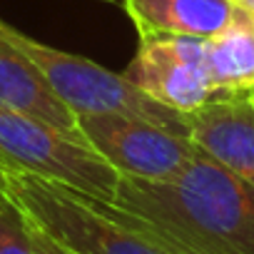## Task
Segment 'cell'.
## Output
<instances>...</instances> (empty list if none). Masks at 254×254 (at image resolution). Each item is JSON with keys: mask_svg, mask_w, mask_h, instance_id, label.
<instances>
[{"mask_svg": "<svg viewBox=\"0 0 254 254\" xmlns=\"http://www.w3.org/2000/svg\"><path fill=\"white\" fill-rule=\"evenodd\" d=\"M112 204L180 254H254V185L204 152L167 180L120 175Z\"/></svg>", "mask_w": 254, "mask_h": 254, "instance_id": "obj_1", "label": "cell"}, {"mask_svg": "<svg viewBox=\"0 0 254 254\" xmlns=\"http://www.w3.org/2000/svg\"><path fill=\"white\" fill-rule=\"evenodd\" d=\"M0 192L77 254H180L112 202L0 165Z\"/></svg>", "mask_w": 254, "mask_h": 254, "instance_id": "obj_2", "label": "cell"}, {"mask_svg": "<svg viewBox=\"0 0 254 254\" xmlns=\"http://www.w3.org/2000/svg\"><path fill=\"white\" fill-rule=\"evenodd\" d=\"M0 38L8 40L55 90V95L80 115H130L187 135V112H177L135 87L122 72H112L90 58L72 55L33 40L0 18Z\"/></svg>", "mask_w": 254, "mask_h": 254, "instance_id": "obj_3", "label": "cell"}, {"mask_svg": "<svg viewBox=\"0 0 254 254\" xmlns=\"http://www.w3.org/2000/svg\"><path fill=\"white\" fill-rule=\"evenodd\" d=\"M0 165L112 202L120 172L85 140L0 105Z\"/></svg>", "mask_w": 254, "mask_h": 254, "instance_id": "obj_4", "label": "cell"}, {"mask_svg": "<svg viewBox=\"0 0 254 254\" xmlns=\"http://www.w3.org/2000/svg\"><path fill=\"white\" fill-rule=\"evenodd\" d=\"M77 122L85 142L127 177L167 180L199 152L187 135L142 117L80 115Z\"/></svg>", "mask_w": 254, "mask_h": 254, "instance_id": "obj_5", "label": "cell"}, {"mask_svg": "<svg viewBox=\"0 0 254 254\" xmlns=\"http://www.w3.org/2000/svg\"><path fill=\"white\" fill-rule=\"evenodd\" d=\"M122 75L177 112H192L214 95L204 65V40L194 38L140 40L137 55Z\"/></svg>", "mask_w": 254, "mask_h": 254, "instance_id": "obj_6", "label": "cell"}, {"mask_svg": "<svg viewBox=\"0 0 254 254\" xmlns=\"http://www.w3.org/2000/svg\"><path fill=\"white\" fill-rule=\"evenodd\" d=\"M187 137L199 152L254 185V97L217 92L187 112Z\"/></svg>", "mask_w": 254, "mask_h": 254, "instance_id": "obj_7", "label": "cell"}, {"mask_svg": "<svg viewBox=\"0 0 254 254\" xmlns=\"http://www.w3.org/2000/svg\"><path fill=\"white\" fill-rule=\"evenodd\" d=\"M137 28L140 40H209L234 18V0H117Z\"/></svg>", "mask_w": 254, "mask_h": 254, "instance_id": "obj_8", "label": "cell"}, {"mask_svg": "<svg viewBox=\"0 0 254 254\" xmlns=\"http://www.w3.org/2000/svg\"><path fill=\"white\" fill-rule=\"evenodd\" d=\"M0 105L35 115L85 140L80 132L77 115L55 95V90L43 80V75L3 38H0Z\"/></svg>", "mask_w": 254, "mask_h": 254, "instance_id": "obj_9", "label": "cell"}, {"mask_svg": "<svg viewBox=\"0 0 254 254\" xmlns=\"http://www.w3.org/2000/svg\"><path fill=\"white\" fill-rule=\"evenodd\" d=\"M204 65L212 92H254V13L237 5L234 18L204 40Z\"/></svg>", "mask_w": 254, "mask_h": 254, "instance_id": "obj_10", "label": "cell"}, {"mask_svg": "<svg viewBox=\"0 0 254 254\" xmlns=\"http://www.w3.org/2000/svg\"><path fill=\"white\" fill-rule=\"evenodd\" d=\"M0 254H35L25 212L0 192Z\"/></svg>", "mask_w": 254, "mask_h": 254, "instance_id": "obj_11", "label": "cell"}, {"mask_svg": "<svg viewBox=\"0 0 254 254\" xmlns=\"http://www.w3.org/2000/svg\"><path fill=\"white\" fill-rule=\"evenodd\" d=\"M28 217V214H25ZM28 222H30V237H33V249H35V254H77L75 249H70L67 244H63L60 239H55L50 232H45L38 222H33L30 217H28Z\"/></svg>", "mask_w": 254, "mask_h": 254, "instance_id": "obj_12", "label": "cell"}, {"mask_svg": "<svg viewBox=\"0 0 254 254\" xmlns=\"http://www.w3.org/2000/svg\"><path fill=\"white\" fill-rule=\"evenodd\" d=\"M234 3H237V5H242V8H247V10H249V8H252V3H254V0H234Z\"/></svg>", "mask_w": 254, "mask_h": 254, "instance_id": "obj_13", "label": "cell"}, {"mask_svg": "<svg viewBox=\"0 0 254 254\" xmlns=\"http://www.w3.org/2000/svg\"><path fill=\"white\" fill-rule=\"evenodd\" d=\"M100 3H107V5H117V0H100Z\"/></svg>", "mask_w": 254, "mask_h": 254, "instance_id": "obj_14", "label": "cell"}, {"mask_svg": "<svg viewBox=\"0 0 254 254\" xmlns=\"http://www.w3.org/2000/svg\"><path fill=\"white\" fill-rule=\"evenodd\" d=\"M249 10H252V13H254V3H252V8H249Z\"/></svg>", "mask_w": 254, "mask_h": 254, "instance_id": "obj_15", "label": "cell"}, {"mask_svg": "<svg viewBox=\"0 0 254 254\" xmlns=\"http://www.w3.org/2000/svg\"><path fill=\"white\" fill-rule=\"evenodd\" d=\"M252 97H254V92H252Z\"/></svg>", "mask_w": 254, "mask_h": 254, "instance_id": "obj_16", "label": "cell"}]
</instances>
